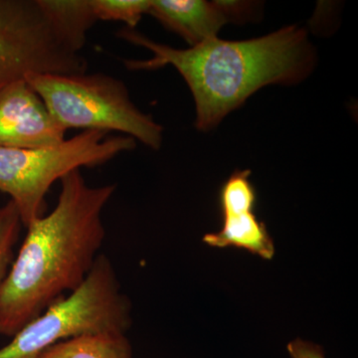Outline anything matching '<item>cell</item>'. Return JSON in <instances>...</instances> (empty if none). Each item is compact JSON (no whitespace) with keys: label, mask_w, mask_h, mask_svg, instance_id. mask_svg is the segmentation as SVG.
Masks as SVG:
<instances>
[{"label":"cell","mask_w":358,"mask_h":358,"mask_svg":"<svg viewBox=\"0 0 358 358\" xmlns=\"http://www.w3.org/2000/svg\"><path fill=\"white\" fill-rule=\"evenodd\" d=\"M60 185L53 210L26 227L0 285V336L13 338L54 301L79 288L100 255L103 210L117 186L90 185L81 169Z\"/></svg>","instance_id":"1"},{"label":"cell","mask_w":358,"mask_h":358,"mask_svg":"<svg viewBox=\"0 0 358 358\" xmlns=\"http://www.w3.org/2000/svg\"><path fill=\"white\" fill-rule=\"evenodd\" d=\"M117 36L152 53L148 60L126 59L124 64L129 70L171 65L185 78L194 98L195 126L200 131L217 126L262 87L298 83L315 63L307 32L296 26L245 41L216 37L188 49L157 43L129 28L122 29Z\"/></svg>","instance_id":"2"},{"label":"cell","mask_w":358,"mask_h":358,"mask_svg":"<svg viewBox=\"0 0 358 358\" xmlns=\"http://www.w3.org/2000/svg\"><path fill=\"white\" fill-rule=\"evenodd\" d=\"M131 303L109 257L100 254L79 288L51 303L0 348V358H32L85 336L128 333Z\"/></svg>","instance_id":"3"},{"label":"cell","mask_w":358,"mask_h":358,"mask_svg":"<svg viewBox=\"0 0 358 358\" xmlns=\"http://www.w3.org/2000/svg\"><path fill=\"white\" fill-rule=\"evenodd\" d=\"M27 84L65 129L120 133L159 150L164 129L131 101L126 85L110 75L28 73Z\"/></svg>","instance_id":"4"},{"label":"cell","mask_w":358,"mask_h":358,"mask_svg":"<svg viewBox=\"0 0 358 358\" xmlns=\"http://www.w3.org/2000/svg\"><path fill=\"white\" fill-rule=\"evenodd\" d=\"M136 145L131 136L84 131L55 147L0 148V192L10 197L26 228L46 213L54 183L83 167L107 164Z\"/></svg>","instance_id":"5"},{"label":"cell","mask_w":358,"mask_h":358,"mask_svg":"<svg viewBox=\"0 0 358 358\" xmlns=\"http://www.w3.org/2000/svg\"><path fill=\"white\" fill-rule=\"evenodd\" d=\"M85 72L86 59L61 42L37 0H0V91L28 73Z\"/></svg>","instance_id":"6"},{"label":"cell","mask_w":358,"mask_h":358,"mask_svg":"<svg viewBox=\"0 0 358 358\" xmlns=\"http://www.w3.org/2000/svg\"><path fill=\"white\" fill-rule=\"evenodd\" d=\"M251 171H234L221 186L219 205L222 228L204 235L203 242L215 248L235 247L272 260L275 245L267 226L255 214L257 192L250 180Z\"/></svg>","instance_id":"7"},{"label":"cell","mask_w":358,"mask_h":358,"mask_svg":"<svg viewBox=\"0 0 358 358\" xmlns=\"http://www.w3.org/2000/svg\"><path fill=\"white\" fill-rule=\"evenodd\" d=\"M66 131L24 79L0 91V148L55 147Z\"/></svg>","instance_id":"8"},{"label":"cell","mask_w":358,"mask_h":358,"mask_svg":"<svg viewBox=\"0 0 358 358\" xmlns=\"http://www.w3.org/2000/svg\"><path fill=\"white\" fill-rule=\"evenodd\" d=\"M148 14L192 47L216 38L221 27L233 21L227 1L150 0Z\"/></svg>","instance_id":"9"},{"label":"cell","mask_w":358,"mask_h":358,"mask_svg":"<svg viewBox=\"0 0 358 358\" xmlns=\"http://www.w3.org/2000/svg\"><path fill=\"white\" fill-rule=\"evenodd\" d=\"M37 3L63 44L81 54L89 30L96 22L90 0H37Z\"/></svg>","instance_id":"10"},{"label":"cell","mask_w":358,"mask_h":358,"mask_svg":"<svg viewBox=\"0 0 358 358\" xmlns=\"http://www.w3.org/2000/svg\"><path fill=\"white\" fill-rule=\"evenodd\" d=\"M32 358H134L127 334H102L67 339Z\"/></svg>","instance_id":"11"},{"label":"cell","mask_w":358,"mask_h":358,"mask_svg":"<svg viewBox=\"0 0 358 358\" xmlns=\"http://www.w3.org/2000/svg\"><path fill=\"white\" fill-rule=\"evenodd\" d=\"M22 220L11 200L0 205V285L6 279L15 257V247L20 240Z\"/></svg>","instance_id":"12"},{"label":"cell","mask_w":358,"mask_h":358,"mask_svg":"<svg viewBox=\"0 0 358 358\" xmlns=\"http://www.w3.org/2000/svg\"><path fill=\"white\" fill-rule=\"evenodd\" d=\"M96 21L124 22L129 29L148 13L150 0H90Z\"/></svg>","instance_id":"13"},{"label":"cell","mask_w":358,"mask_h":358,"mask_svg":"<svg viewBox=\"0 0 358 358\" xmlns=\"http://www.w3.org/2000/svg\"><path fill=\"white\" fill-rule=\"evenodd\" d=\"M287 350L291 358H326L322 346L301 338L289 343Z\"/></svg>","instance_id":"14"}]
</instances>
